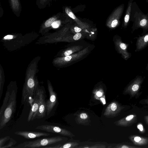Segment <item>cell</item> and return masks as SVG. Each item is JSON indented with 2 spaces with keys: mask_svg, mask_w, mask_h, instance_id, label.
<instances>
[{
  "mask_svg": "<svg viewBox=\"0 0 148 148\" xmlns=\"http://www.w3.org/2000/svg\"><path fill=\"white\" fill-rule=\"evenodd\" d=\"M146 69L148 71V63L147 65Z\"/></svg>",
  "mask_w": 148,
  "mask_h": 148,
  "instance_id": "obj_34",
  "label": "cell"
},
{
  "mask_svg": "<svg viewBox=\"0 0 148 148\" xmlns=\"http://www.w3.org/2000/svg\"><path fill=\"white\" fill-rule=\"evenodd\" d=\"M144 119L145 123L148 125V115L144 116Z\"/></svg>",
  "mask_w": 148,
  "mask_h": 148,
  "instance_id": "obj_30",
  "label": "cell"
},
{
  "mask_svg": "<svg viewBox=\"0 0 148 148\" xmlns=\"http://www.w3.org/2000/svg\"><path fill=\"white\" fill-rule=\"evenodd\" d=\"M38 89L40 105L36 119L42 118L45 117L46 114V94L44 90L40 89Z\"/></svg>",
  "mask_w": 148,
  "mask_h": 148,
  "instance_id": "obj_9",
  "label": "cell"
},
{
  "mask_svg": "<svg viewBox=\"0 0 148 148\" xmlns=\"http://www.w3.org/2000/svg\"><path fill=\"white\" fill-rule=\"evenodd\" d=\"M56 18L54 17H51L47 20L45 23V26L48 27L52 25V24L55 21Z\"/></svg>",
  "mask_w": 148,
  "mask_h": 148,
  "instance_id": "obj_22",
  "label": "cell"
},
{
  "mask_svg": "<svg viewBox=\"0 0 148 148\" xmlns=\"http://www.w3.org/2000/svg\"><path fill=\"white\" fill-rule=\"evenodd\" d=\"M82 36V34L80 33L76 34L73 37V39L74 40H76L79 39Z\"/></svg>",
  "mask_w": 148,
  "mask_h": 148,
  "instance_id": "obj_26",
  "label": "cell"
},
{
  "mask_svg": "<svg viewBox=\"0 0 148 148\" xmlns=\"http://www.w3.org/2000/svg\"><path fill=\"white\" fill-rule=\"evenodd\" d=\"M96 95L98 97H101L102 95V93L101 92L99 91L97 93Z\"/></svg>",
  "mask_w": 148,
  "mask_h": 148,
  "instance_id": "obj_31",
  "label": "cell"
},
{
  "mask_svg": "<svg viewBox=\"0 0 148 148\" xmlns=\"http://www.w3.org/2000/svg\"><path fill=\"white\" fill-rule=\"evenodd\" d=\"M10 138L9 136H5L0 138V148H2L4 145H5L6 143L9 140Z\"/></svg>",
  "mask_w": 148,
  "mask_h": 148,
  "instance_id": "obj_21",
  "label": "cell"
},
{
  "mask_svg": "<svg viewBox=\"0 0 148 148\" xmlns=\"http://www.w3.org/2000/svg\"><path fill=\"white\" fill-rule=\"evenodd\" d=\"M16 135L21 136L27 139H31L42 136H48L51 135L49 133L34 131H18L14 132Z\"/></svg>",
  "mask_w": 148,
  "mask_h": 148,
  "instance_id": "obj_11",
  "label": "cell"
},
{
  "mask_svg": "<svg viewBox=\"0 0 148 148\" xmlns=\"http://www.w3.org/2000/svg\"><path fill=\"white\" fill-rule=\"evenodd\" d=\"M36 129L48 132L58 134L63 136H70L71 133L66 129L51 125H43L36 127Z\"/></svg>",
  "mask_w": 148,
  "mask_h": 148,
  "instance_id": "obj_6",
  "label": "cell"
},
{
  "mask_svg": "<svg viewBox=\"0 0 148 148\" xmlns=\"http://www.w3.org/2000/svg\"><path fill=\"white\" fill-rule=\"evenodd\" d=\"M80 117L81 119H84L88 118V115L85 113H82L80 114Z\"/></svg>",
  "mask_w": 148,
  "mask_h": 148,
  "instance_id": "obj_27",
  "label": "cell"
},
{
  "mask_svg": "<svg viewBox=\"0 0 148 148\" xmlns=\"http://www.w3.org/2000/svg\"><path fill=\"white\" fill-rule=\"evenodd\" d=\"M102 101L103 103L104 104H106V101L105 100V99L103 98H101L100 99Z\"/></svg>",
  "mask_w": 148,
  "mask_h": 148,
  "instance_id": "obj_32",
  "label": "cell"
},
{
  "mask_svg": "<svg viewBox=\"0 0 148 148\" xmlns=\"http://www.w3.org/2000/svg\"><path fill=\"white\" fill-rule=\"evenodd\" d=\"M130 140L135 145L139 146L145 145L148 144V138L136 135L129 137Z\"/></svg>",
  "mask_w": 148,
  "mask_h": 148,
  "instance_id": "obj_15",
  "label": "cell"
},
{
  "mask_svg": "<svg viewBox=\"0 0 148 148\" xmlns=\"http://www.w3.org/2000/svg\"><path fill=\"white\" fill-rule=\"evenodd\" d=\"M60 24V22L59 21H55L52 24V27L54 28L58 27Z\"/></svg>",
  "mask_w": 148,
  "mask_h": 148,
  "instance_id": "obj_25",
  "label": "cell"
},
{
  "mask_svg": "<svg viewBox=\"0 0 148 148\" xmlns=\"http://www.w3.org/2000/svg\"><path fill=\"white\" fill-rule=\"evenodd\" d=\"M145 102L148 105V98L145 99Z\"/></svg>",
  "mask_w": 148,
  "mask_h": 148,
  "instance_id": "obj_33",
  "label": "cell"
},
{
  "mask_svg": "<svg viewBox=\"0 0 148 148\" xmlns=\"http://www.w3.org/2000/svg\"><path fill=\"white\" fill-rule=\"evenodd\" d=\"M135 20L132 27V32L138 28L143 30L142 35L145 34L148 31V16L136 12Z\"/></svg>",
  "mask_w": 148,
  "mask_h": 148,
  "instance_id": "obj_5",
  "label": "cell"
},
{
  "mask_svg": "<svg viewBox=\"0 0 148 148\" xmlns=\"http://www.w3.org/2000/svg\"><path fill=\"white\" fill-rule=\"evenodd\" d=\"M40 105L39 91L37 89L33 99V103L30 109L27 119L28 122L36 119Z\"/></svg>",
  "mask_w": 148,
  "mask_h": 148,
  "instance_id": "obj_8",
  "label": "cell"
},
{
  "mask_svg": "<svg viewBox=\"0 0 148 148\" xmlns=\"http://www.w3.org/2000/svg\"><path fill=\"white\" fill-rule=\"evenodd\" d=\"M132 0H130L128 3L127 8V9L124 17V26L125 27H127L130 18Z\"/></svg>",
  "mask_w": 148,
  "mask_h": 148,
  "instance_id": "obj_17",
  "label": "cell"
},
{
  "mask_svg": "<svg viewBox=\"0 0 148 148\" xmlns=\"http://www.w3.org/2000/svg\"><path fill=\"white\" fill-rule=\"evenodd\" d=\"M12 7L13 10L16 11L19 8V3L18 0H11Z\"/></svg>",
  "mask_w": 148,
  "mask_h": 148,
  "instance_id": "obj_20",
  "label": "cell"
},
{
  "mask_svg": "<svg viewBox=\"0 0 148 148\" xmlns=\"http://www.w3.org/2000/svg\"><path fill=\"white\" fill-rule=\"evenodd\" d=\"M124 8V4L121 5L112 12L107 21L106 25L108 27L111 28H114L119 25Z\"/></svg>",
  "mask_w": 148,
  "mask_h": 148,
  "instance_id": "obj_4",
  "label": "cell"
},
{
  "mask_svg": "<svg viewBox=\"0 0 148 148\" xmlns=\"http://www.w3.org/2000/svg\"><path fill=\"white\" fill-rule=\"evenodd\" d=\"M137 128L139 132L141 133H144L145 132V130L143 125L140 123L138 124L137 126Z\"/></svg>",
  "mask_w": 148,
  "mask_h": 148,
  "instance_id": "obj_24",
  "label": "cell"
},
{
  "mask_svg": "<svg viewBox=\"0 0 148 148\" xmlns=\"http://www.w3.org/2000/svg\"><path fill=\"white\" fill-rule=\"evenodd\" d=\"M82 48L81 46H75L66 50L64 53V56H67L72 54L78 51Z\"/></svg>",
  "mask_w": 148,
  "mask_h": 148,
  "instance_id": "obj_18",
  "label": "cell"
},
{
  "mask_svg": "<svg viewBox=\"0 0 148 148\" xmlns=\"http://www.w3.org/2000/svg\"><path fill=\"white\" fill-rule=\"evenodd\" d=\"M115 44L119 53L121 54L122 57L125 60H127L130 58L131 54L127 51L129 44L123 42L120 37L116 38Z\"/></svg>",
  "mask_w": 148,
  "mask_h": 148,
  "instance_id": "obj_10",
  "label": "cell"
},
{
  "mask_svg": "<svg viewBox=\"0 0 148 148\" xmlns=\"http://www.w3.org/2000/svg\"><path fill=\"white\" fill-rule=\"evenodd\" d=\"M124 108L116 102H114L110 104L107 107L104 114H113L116 115L119 113Z\"/></svg>",
  "mask_w": 148,
  "mask_h": 148,
  "instance_id": "obj_14",
  "label": "cell"
},
{
  "mask_svg": "<svg viewBox=\"0 0 148 148\" xmlns=\"http://www.w3.org/2000/svg\"><path fill=\"white\" fill-rule=\"evenodd\" d=\"M17 143L16 141L12 138H10L9 142L7 144H5L2 148H12Z\"/></svg>",
  "mask_w": 148,
  "mask_h": 148,
  "instance_id": "obj_19",
  "label": "cell"
},
{
  "mask_svg": "<svg viewBox=\"0 0 148 148\" xmlns=\"http://www.w3.org/2000/svg\"><path fill=\"white\" fill-rule=\"evenodd\" d=\"M135 52L142 50L148 46V33L145 35L136 37Z\"/></svg>",
  "mask_w": 148,
  "mask_h": 148,
  "instance_id": "obj_13",
  "label": "cell"
},
{
  "mask_svg": "<svg viewBox=\"0 0 148 148\" xmlns=\"http://www.w3.org/2000/svg\"><path fill=\"white\" fill-rule=\"evenodd\" d=\"M49 97L46 102V114L48 116L53 112L57 101V95L51 85H48Z\"/></svg>",
  "mask_w": 148,
  "mask_h": 148,
  "instance_id": "obj_7",
  "label": "cell"
},
{
  "mask_svg": "<svg viewBox=\"0 0 148 148\" xmlns=\"http://www.w3.org/2000/svg\"><path fill=\"white\" fill-rule=\"evenodd\" d=\"M137 115L135 114H131L118 121L117 125L123 127H129L137 121Z\"/></svg>",
  "mask_w": 148,
  "mask_h": 148,
  "instance_id": "obj_12",
  "label": "cell"
},
{
  "mask_svg": "<svg viewBox=\"0 0 148 148\" xmlns=\"http://www.w3.org/2000/svg\"><path fill=\"white\" fill-rule=\"evenodd\" d=\"M63 138L60 136L39 139L35 140L25 141L12 148H43L45 146L53 145L62 141Z\"/></svg>",
  "mask_w": 148,
  "mask_h": 148,
  "instance_id": "obj_2",
  "label": "cell"
},
{
  "mask_svg": "<svg viewBox=\"0 0 148 148\" xmlns=\"http://www.w3.org/2000/svg\"><path fill=\"white\" fill-rule=\"evenodd\" d=\"M143 81L144 79L141 76H137L128 84L124 90L123 93L128 94L132 97L136 96Z\"/></svg>",
  "mask_w": 148,
  "mask_h": 148,
  "instance_id": "obj_3",
  "label": "cell"
},
{
  "mask_svg": "<svg viewBox=\"0 0 148 148\" xmlns=\"http://www.w3.org/2000/svg\"><path fill=\"white\" fill-rule=\"evenodd\" d=\"M74 29L75 32L77 33H79L82 30L81 28L77 27H75L74 28Z\"/></svg>",
  "mask_w": 148,
  "mask_h": 148,
  "instance_id": "obj_28",
  "label": "cell"
},
{
  "mask_svg": "<svg viewBox=\"0 0 148 148\" xmlns=\"http://www.w3.org/2000/svg\"><path fill=\"white\" fill-rule=\"evenodd\" d=\"M65 12L70 17L74 20L81 27L85 28L88 27L87 24L81 22L74 15L71 10L69 8L66 7L65 8Z\"/></svg>",
  "mask_w": 148,
  "mask_h": 148,
  "instance_id": "obj_16",
  "label": "cell"
},
{
  "mask_svg": "<svg viewBox=\"0 0 148 148\" xmlns=\"http://www.w3.org/2000/svg\"><path fill=\"white\" fill-rule=\"evenodd\" d=\"M17 90L9 88L6 92L0 108V130L10 121L16 109Z\"/></svg>",
  "mask_w": 148,
  "mask_h": 148,
  "instance_id": "obj_1",
  "label": "cell"
},
{
  "mask_svg": "<svg viewBox=\"0 0 148 148\" xmlns=\"http://www.w3.org/2000/svg\"><path fill=\"white\" fill-rule=\"evenodd\" d=\"M13 36L12 35H7L5 36L4 38L5 39H12L13 38Z\"/></svg>",
  "mask_w": 148,
  "mask_h": 148,
  "instance_id": "obj_29",
  "label": "cell"
},
{
  "mask_svg": "<svg viewBox=\"0 0 148 148\" xmlns=\"http://www.w3.org/2000/svg\"><path fill=\"white\" fill-rule=\"evenodd\" d=\"M116 147L120 148H140V147L131 146L130 145H122L117 146Z\"/></svg>",
  "mask_w": 148,
  "mask_h": 148,
  "instance_id": "obj_23",
  "label": "cell"
}]
</instances>
